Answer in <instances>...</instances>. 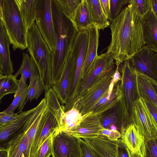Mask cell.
<instances>
[{
    "label": "cell",
    "mask_w": 157,
    "mask_h": 157,
    "mask_svg": "<svg viewBox=\"0 0 157 157\" xmlns=\"http://www.w3.org/2000/svg\"><path fill=\"white\" fill-rule=\"evenodd\" d=\"M111 40L107 52L114 55L116 66H119L145 45L142 18L128 4L109 26Z\"/></svg>",
    "instance_id": "1"
},
{
    "label": "cell",
    "mask_w": 157,
    "mask_h": 157,
    "mask_svg": "<svg viewBox=\"0 0 157 157\" xmlns=\"http://www.w3.org/2000/svg\"><path fill=\"white\" fill-rule=\"evenodd\" d=\"M53 20L56 34L55 49L52 53V85L60 78L74 40L79 32L72 19L61 10L56 0H52Z\"/></svg>",
    "instance_id": "2"
},
{
    "label": "cell",
    "mask_w": 157,
    "mask_h": 157,
    "mask_svg": "<svg viewBox=\"0 0 157 157\" xmlns=\"http://www.w3.org/2000/svg\"><path fill=\"white\" fill-rule=\"evenodd\" d=\"M119 70L121 77L120 87L121 97L115 108L121 134L133 124L134 104L140 98L137 88L136 72L130 59L121 64Z\"/></svg>",
    "instance_id": "3"
},
{
    "label": "cell",
    "mask_w": 157,
    "mask_h": 157,
    "mask_svg": "<svg viewBox=\"0 0 157 157\" xmlns=\"http://www.w3.org/2000/svg\"><path fill=\"white\" fill-rule=\"evenodd\" d=\"M27 51L36 63L45 92L52 89V52L35 22L27 32Z\"/></svg>",
    "instance_id": "4"
},
{
    "label": "cell",
    "mask_w": 157,
    "mask_h": 157,
    "mask_svg": "<svg viewBox=\"0 0 157 157\" xmlns=\"http://www.w3.org/2000/svg\"><path fill=\"white\" fill-rule=\"evenodd\" d=\"M47 108L38 127L31 146L30 157H34L42 144L58 130L65 112L64 105L59 102L52 89L45 92Z\"/></svg>",
    "instance_id": "5"
},
{
    "label": "cell",
    "mask_w": 157,
    "mask_h": 157,
    "mask_svg": "<svg viewBox=\"0 0 157 157\" xmlns=\"http://www.w3.org/2000/svg\"><path fill=\"white\" fill-rule=\"evenodd\" d=\"M0 19L13 50L27 48V34L15 0H0Z\"/></svg>",
    "instance_id": "6"
},
{
    "label": "cell",
    "mask_w": 157,
    "mask_h": 157,
    "mask_svg": "<svg viewBox=\"0 0 157 157\" xmlns=\"http://www.w3.org/2000/svg\"><path fill=\"white\" fill-rule=\"evenodd\" d=\"M115 70V67L103 71L78 96L73 107L78 109L82 116L90 112L94 104L109 89Z\"/></svg>",
    "instance_id": "7"
},
{
    "label": "cell",
    "mask_w": 157,
    "mask_h": 157,
    "mask_svg": "<svg viewBox=\"0 0 157 157\" xmlns=\"http://www.w3.org/2000/svg\"><path fill=\"white\" fill-rule=\"evenodd\" d=\"M35 22L44 40L50 51L55 50L56 34L52 9L51 0H38Z\"/></svg>",
    "instance_id": "8"
},
{
    "label": "cell",
    "mask_w": 157,
    "mask_h": 157,
    "mask_svg": "<svg viewBox=\"0 0 157 157\" xmlns=\"http://www.w3.org/2000/svg\"><path fill=\"white\" fill-rule=\"evenodd\" d=\"M80 139L57 130L52 136V157H80Z\"/></svg>",
    "instance_id": "9"
},
{
    "label": "cell",
    "mask_w": 157,
    "mask_h": 157,
    "mask_svg": "<svg viewBox=\"0 0 157 157\" xmlns=\"http://www.w3.org/2000/svg\"><path fill=\"white\" fill-rule=\"evenodd\" d=\"M130 59L136 72L157 82V51L144 45Z\"/></svg>",
    "instance_id": "10"
},
{
    "label": "cell",
    "mask_w": 157,
    "mask_h": 157,
    "mask_svg": "<svg viewBox=\"0 0 157 157\" xmlns=\"http://www.w3.org/2000/svg\"><path fill=\"white\" fill-rule=\"evenodd\" d=\"M133 124L145 138L157 136V124L141 98L134 104Z\"/></svg>",
    "instance_id": "11"
},
{
    "label": "cell",
    "mask_w": 157,
    "mask_h": 157,
    "mask_svg": "<svg viewBox=\"0 0 157 157\" xmlns=\"http://www.w3.org/2000/svg\"><path fill=\"white\" fill-rule=\"evenodd\" d=\"M101 115L90 111L82 116L78 125L66 132L80 139L97 137L104 128L100 123Z\"/></svg>",
    "instance_id": "12"
},
{
    "label": "cell",
    "mask_w": 157,
    "mask_h": 157,
    "mask_svg": "<svg viewBox=\"0 0 157 157\" xmlns=\"http://www.w3.org/2000/svg\"><path fill=\"white\" fill-rule=\"evenodd\" d=\"M114 56L107 52L98 56L93 62L88 72L82 79L79 95L91 85L96 78L103 71L115 67Z\"/></svg>",
    "instance_id": "13"
},
{
    "label": "cell",
    "mask_w": 157,
    "mask_h": 157,
    "mask_svg": "<svg viewBox=\"0 0 157 157\" xmlns=\"http://www.w3.org/2000/svg\"><path fill=\"white\" fill-rule=\"evenodd\" d=\"M35 107L23 111L19 114L18 118L12 122L0 127V149H8L10 143L21 132L29 116Z\"/></svg>",
    "instance_id": "14"
},
{
    "label": "cell",
    "mask_w": 157,
    "mask_h": 157,
    "mask_svg": "<svg viewBox=\"0 0 157 157\" xmlns=\"http://www.w3.org/2000/svg\"><path fill=\"white\" fill-rule=\"evenodd\" d=\"M130 150L131 154L144 157L145 154V138L135 125H129L121 133V138Z\"/></svg>",
    "instance_id": "15"
},
{
    "label": "cell",
    "mask_w": 157,
    "mask_h": 157,
    "mask_svg": "<svg viewBox=\"0 0 157 157\" xmlns=\"http://www.w3.org/2000/svg\"><path fill=\"white\" fill-rule=\"evenodd\" d=\"M120 83V81L115 83L112 81L109 89L94 104L90 111L102 114L115 108L121 97Z\"/></svg>",
    "instance_id": "16"
},
{
    "label": "cell",
    "mask_w": 157,
    "mask_h": 157,
    "mask_svg": "<svg viewBox=\"0 0 157 157\" xmlns=\"http://www.w3.org/2000/svg\"><path fill=\"white\" fill-rule=\"evenodd\" d=\"M11 44L3 25L0 21V74L13 75L14 72L11 61L10 45Z\"/></svg>",
    "instance_id": "17"
},
{
    "label": "cell",
    "mask_w": 157,
    "mask_h": 157,
    "mask_svg": "<svg viewBox=\"0 0 157 157\" xmlns=\"http://www.w3.org/2000/svg\"><path fill=\"white\" fill-rule=\"evenodd\" d=\"M83 139L101 157H116L117 140H111L101 135Z\"/></svg>",
    "instance_id": "18"
},
{
    "label": "cell",
    "mask_w": 157,
    "mask_h": 157,
    "mask_svg": "<svg viewBox=\"0 0 157 157\" xmlns=\"http://www.w3.org/2000/svg\"><path fill=\"white\" fill-rule=\"evenodd\" d=\"M72 58L69 55L59 80L52 85L53 90L61 104L64 105L66 103L67 94L71 81Z\"/></svg>",
    "instance_id": "19"
},
{
    "label": "cell",
    "mask_w": 157,
    "mask_h": 157,
    "mask_svg": "<svg viewBox=\"0 0 157 157\" xmlns=\"http://www.w3.org/2000/svg\"><path fill=\"white\" fill-rule=\"evenodd\" d=\"M89 34V41L86 57L82 69V79L86 75L93 62L98 56L99 44V29L92 25L87 29Z\"/></svg>",
    "instance_id": "20"
},
{
    "label": "cell",
    "mask_w": 157,
    "mask_h": 157,
    "mask_svg": "<svg viewBox=\"0 0 157 157\" xmlns=\"http://www.w3.org/2000/svg\"><path fill=\"white\" fill-rule=\"evenodd\" d=\"M145 45L157 51V18L151 9L142 18Z\"/></svg>",
    "instance_id": "21"
},
{
    "label": "cell",
    "mask_w": 157,
    "mask_h": 157,
    "mask_svg": "<svg viewBox=\"0 0 157 157\" xmlns=\"http://www.w3.org/2000/svg\"><path fill=\"white\" fill-rule=\"evenodd\" d=\"M32 144L22 130L17 136L10 144L8 157H30Z\"/></svg>",
    "instance_id": "22"
},
{
    "label": "cell",
    "mask_w": 157,
    "mask_h": 157,
    "mask_svg": "<svg viewBox=\"0 0 157 157\" xmlns=\"http://www.w3.org/2000/svg\"><path fill=\"white\" fill-rule=\"evenodd\" d=\"M26 32L35 22L38 0H15Z\"/></svg>",
    "instance_id": "23"
},
{
    "label": "cell",
    "mask_w": 157,
    "mask_h": 157,
    "mask_svg": "<svg viewBox=\"0 0 157 157\" xmlns=\"http://www.w3.org/2000/svg\"><path fill=\"white\" fill-rule=\"evenodd\" d=\"M29 88V85L27 84L26 80L21 77L19 80L18 88L14 95V98L12 102L3 112L7 113H14L18 107L19 112L18 113L22 112V110L26 103Z\"/></svg>",
    "instance_id": "24"
},
{
    "label": "cell",
    "mask_w": 157,
    "mask_h": 157,
    "mask_svg": "<svg viewBox=\"0 0 157 157\" xmlns=\"http://www.w3.org/2000/svg\"><path fill=\"white\" fill-rule=\"evenodd\" d=\"M78 32L86 30L93 25V21L87 0H82L73 20Z\"/></svg>",
    "instance_id": "25"
},
{
    "label": "cell",
    "mask_w": 157,
    "mask_h": 157,
    "mask_svg": "<svg viewBox=\"0 0 157 157\" xmlns=\"http://www.w3.org/2000/svg\"><path fill=\"white\" fill-rule=\"evenodd\" d=\"M136 78L140 98L151 102L157 107V96L148 78L136 72Z\"/></svg>",
    "instance_id": "26"
},
{
    "label": "cell",
    "mask_w": 157,
    "mask_h": 157,
    "mask_svg": "<svg viewBox=\"0 0 157 157\" xmlns=\"http://www.w3.org/2000/svg\"><path fill=\"white\" fill-rule=\"evenodd\" d=\"M92 17L93 25L99 30L104 29L110 25L109 19L102 9L100 0H87Z\"/></svg>",
    "instance_id": "27"
},
{
    "label": "cell",
    "mask_w": 157,
    "mask_h": 157,
    "mask_svg": "<svg viewBox=\"0 0 157 157\" xmlns=\"http://www.w3.org/2000/svg\"><path fill=\"white\" fill-rule=\"evenodd\" d=\"M22 61L18 71L14 75L16 78L20 75L24 80H29L31 77L40 76L37 66L33 59L26 53H22Z\"/></svg>",
    "instance_id": "28"
},
{
    "label": "cell",
    "mask_w": 157,
    "mask_h": 157,
    "mask_svg": "<svg viewBox=\"0 0 157 157\" xmlns=\"http://www.w3.org/2000/svg\"><path fill=\"white\" fill-rule=\"evenodd\" d=\"M82 115L79 111L73 107L63 113L59 130L67 132L75 127L81 122Z\"/></svg>",
    "instance_id": "29"
},
{
    "label": "cell",
    "mask_w": 157,
    "mask_h": 157,
    "mask_svg": "<svg viewBox=\"0 0 157 157\" xmlns=\"http://www.w3.org/2000/svg\"><path fill=\"white\" fill-rule=\"evenodd\" d=\"M13 75H3L0 74V100L5 96L15 94L18 86L19 80Z\"/></svg>",
    "instance_id": "30"
},
{
    "label": "cell",
    "mask_w": 157,
    "mask_h": 157,
    "mask_svg": "<svg viewBox=\"0 0 157 157\" xmlns=\"http://www.w3.org/2000/svg\"><path fill=\"white\" fill-rule=\"evenodd\" d=\"M29 88L26 103L34 99L37 100L41 95L44 88L40 76L32 77L29 80Z\"/></svg>",
    "instance_id": "31"
},
{
    "label": "cell",
    "mask_w": 157,
    "mask_h": 157,
    "mask_svg": "<svg viewBox=\"0 0 157 157\" xmlns=\"http://www.w3.org/2000/svg\"><path fill=\"white\" fill-rule=\"evenodd\" d=\"M100 123L104 128L109 129L112 126H116L118 130L121 132V128L115 108L111 109L102 114Z\"/></svg>",
    "instance_id": "32"
},
{
    "label": "cell",
    "mask_w": 157,
    "mask_h": 157,
    "mask_svg": "<svg viewBox=\"0 0 157 157\" xmlns=\"http://www.w3.org/2000/svg\"><path fill=\"white\" fill-rule=\"evenodd\" d=\"M62 11L73 20L76 11L82 0H56Z\"/></svg>",
    "instance_id": "33"
},
{
    "label": "cell",
    "mask_w": 157,
    "mask_h": 157,
    "mask_svg": "<svg viewBox=\"0 0 157 157\" xmlns=\"http://www.w3.org/2000/svg\"><path fill=\"white\" fill-rule=\"evenodd\" d=\"M129 4L133 11L142 18L151 9L150 0H130Z\"/></svg>",
    "instance_id": "34"
},
{
    "label": "cell",
    "mask_w": 157,
    "mask_h": 157,
    "mask_svg": "<svg viewBox=\"0 0 157 157\" xmlns=\"http://www.w3.org/2000/svg\"><path fill=\"white\" fill-rule=\"evenodd\" d=\"M130 0H109L110 14L111 22L116 18L129 4Z\"/></svg>",
    "instance_id": "35"
},
{
    "label": "cell",
    "mask_w": 157,
    "mask_h": 157,
    "mask_svg": "<svg viewBox=\"0 0 157 157\" xmlns=\"http://www.w3.org/2000/svg\"><path fill=\"white\" fill-rule=\"evenodd\" d=\"M145 144L144 157H157V136L145 138Z\"/></svg>",
    "instance_id": "36"
},
{
    "label": "cell",
    "mask_w": 157,
    "mask_h": 157,
    "mask_svg": "<svg viewBox=\"0 0 157 157\" xmlns=\"http://www.w3.org/2000/svg\"><path fill=\"white\" fill-rule=\"evenodd\" d=\"M52 136H50L42 144L34 157H50L52 155Z\"/></svg>",
    "instance_id": "37"
},
{
    "label": "cell",
    "mask_w": 157,
    "mask_h": 157,
    "mask_svg": "<svg viewBox=\"0 0 157 157\" xmlns=\"http://www.w3.org/2000/svg\"><path fill=\"white\" fill-rule=\"evenodd\" d=\"M80 157H101L86 141L80 139Z\"/></svg>",
    "instance_id": "38"
},
{
    "label": "cell",
    "mask_w": 157,
    "mask_h": 157,
    "mask_svg": "<svg viewBox=\"0 0 157 157\" xmlns=\"http://www.w3.org/2000/svg\"><path fill=\"white\" fill-rule=\"evenodd\" d=\"M17 113H7L2 111L0 113V127L7 125L16 120L18 117Z\"/></svg>",
    "instance_id": "39"
},
{
    "label": "cell",
    "mask_w": 157,
    "mask_h": 157,
    "mask_svg": "<svg viewBox=\"0 0 157 157\" xmlns=\"http://www.w3.org/2000/svg\"><path fill=\"white\" fill-rule=\"evenodd\" d=\"M132 155L126 145L120 138L117 140L116 157H132Z\"/></svg>",
    "instance_id": "40"
},
{
    "label": "cell",
    "mask_w": 157,
    "mask_h": 157,
    "mask_svg": "<svg viewBox=\"0 0 157 157\" xmlns=\"http://www.w3.org/2000/svg\"><path fill=\"white\" fill-rule=\"evenodd\" d=\"M99 135L105 136L109 139L114 141L117 140L121 136V133L117 130H113L104 128L101 131Z\"/></svg>",
    "instance_id": "41"
},
{
    "label": "cell",
    "mask_w": 157,
    "mask_h": 157,
    "mask_svg": "<svg viewBox=\"0 0 157 157\" xmlns=\"http://www.w3.org/2000/svg\"><path fill=\"white\" fill-rule=\"evenodd\" d=\"M102 10L106 17L110 20L111 18L110 14L109 0H100Z\"/></svg>",
    "instance_id": "42"
},
{
    "label": "cell",
    "mask_w": 157,
    "mask_h": 157,
    "mask_svg": "<svg viewBox=\"0 0 157 157\" xmlns=\"http://www.w3.org/2000/svg\"><path fill=\"white\" fill-rule=\"evenodd\" d=\"M142 99L145 103L148 110L157 124V107L151 102Z\"/></svg>",
    "instance_id": "43"
},
{
    "label": "cell",
    "mask_w": 157,
    "mask_h": 157,
    "mask_svg": "<svg viewBox=\"0 0 157 157\" xmlns=\"http://www.w3.org/2000/svg\"><path fill=\"white\" fill-rule=\"evenodd\" d=\"M119 66H116V70L114 73L112 81L115 83L120 81L121 80V75L119 70Z\"/></svg>",
    "instance_id": "44"
},
{
    "label": "cell",
    "mask_w": 157,
    "mask_h": 157,
    "mask_svg": "<svg viewBox=\"0 0 157 157\" xmlns=\"http://www.w3.org/2000/svg\"><path fill=\"white\" fill-rule=\"evenodd\" d=\"M151 9L156 17L157 18V0H150Z\"/></svg>",
    "instance_id": "45"
},
{
    "label": "cell",
    "mask_w": 157,
    "mask_h": 157,
    "mask_svg": "<svg viewBox=\"0 0 157 157\" xmlns=\"http://www.w3.org/2000/svg\"><path fill=\"white\" fill-rule=\"evenodd\" d=\"M148 78L157 96V82Z\"/></svg>",
    "instance_id": "46"
},
{
    "label": "cell",
    "mask_w": 157,
    "mask_h": 157,
    "mask_svg": "<svg viewBox=\"0 0 157 157\" xmlns=\"http://www.w3.org/2000/svg\"><path fill=\"white\" fill-rule=\"evenodd\" d=\"M0 157H8V150L6 149H0Z\"/></svg>",
    "instance_id": "47"
},
{
    "label": "cell",
    "mask_w": 157,
    "mask_h": 157,
    "mask_svg": "<svg viewBox=\"0 0 157 157\" xmlns=\"http://www.w3.org/2000/svg\"><path fill=\"white\" fill-rule=\"evenodd\" d=\"M132 157H140L137 155H132Z\"/></svg>",
    "instance_id": "48"
}]
</instances>
